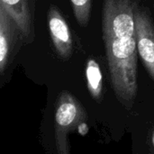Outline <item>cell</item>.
Returning a JSON list of instances; mask_svg holds the SVG:
<instances>
[{
  "instance_id": "obj_5",
  "label": "cell",
  "mask_w": 154,
  "mask_h": 154,
  "mask_svg": "<svg viewBox=\"0 0 154 154\" xmlns=\"http://www.w3.org/2000/svg\"><path fill=\"white\" fill-rule=\"evenodd\" d=\"M18 31L20 32L16 23L0 4V73L2 75L14 51Z\"/></svg>"
},
{
  "instance_id": "obj_9",
  "label": "cell",
  "mask_w": 154,
  "mask_h": 154,
  "mask_svg": "<svg viewBox=\"0 0 154 154\" xmlns=\"http://www.w3.org/2000/svg\"><path fill=\"white\" fill-rule=\"evenodd\" d=\"M153 143H154V135H153Z\"/></svg>"
},
{
  "instance_id": "obj_1",
  "label": "cell",
  "mask_w": 154,
  "mask_h": 154,
  "mask_svg": "<svg viewBox=\"0 0 154 154\" xmlns=\"http://www.w3.org/2000/svg\"><path fill=\"white\" fill-rule=\"evenodd\" d=\"M134 0H104L102 30L112 85L130 107L137 93V38Z\"/></svg>"
},
{
  "instance_id": "obj_8",
  "label": "cell",
  "mask_w": 154,
  "mask_h": 154,
  "mask_svg": "<svg viewBox=\"0 0 154 154\" xmlns=\"http://www.w3.org/2000/svg\"><path fill=\"white\" fill-rule=\"evenodd\" d=\"M78 23L86 27L89 23L92 0H70Z\"/></svg>"
},
{
  "instance_id": "obj_6",
  "label": "cell",
  "mask_w": 154,
  "mask_h": 154,
  "mask_svg": "<svg viewBox=\"0 0 154 154\" xmlns=\"http://www.w3.org/2000/svg\"><path fill=\"white\" fill-rule=\"evenodd\" d=\"M16 23L27 42L32 40V23L29 0H1L0 3Z\"/></svg>"
},
{
  "instance_id": "obj_2",
  "label": "cell",
  "mask_w": 154,
  "mask_h": 154,
  "mask_svg": "<svg viewBox=\"0 0 154 154\" xmlns=\"http://www.w3.org/2000/svg\"><path fill=\"white\" fill-rule=\"evenodd\" d=\"M87 120V114L78 99L67 91L60 94L55 112V143L58 153L69 154L68 134Z\"/></svg>"
},
{
  "instance_id": "obj_3",
  "label": "cell",
  "mask_w": 154,
  "mask_h": 154,
  "mask_svg": "<svg viewBox=\"0 0 154 154\" xmlns=\"http://www.w3.org/2000/svg\"><path fill=\"white\" fill-rule=\"evenodd\" d=\"M137 49L148 72L154 79V24L146 9L137 2L134 7Z\"/></svg>"
},
{
  "instance_id": "obj_7",
  "label": "cell",
  "mask_w": 154,
  "mask_h": 154,
  "mask_svg": "<svg viewBox=\"0 0 154 154\" xmlns=\"http://www.w3.org/2000/svg\"><path fill=\"white\" fill-rule=\"evenodd\" d=\"M86 78L88 88L92 97L99 99L102 96V72L98 63L94 59H89L86 66Z\"/></svg>"
},
{
  "instance_id": "obj_4",
  "label": "cell",
  "mask_w": 154,
  "mask_h": 154,
  "mask_svg": "<svg viewBox=\"0 0 154 154\" xmlns=\"http://www.w3.org/2000/svg\"><path fill=\"white\" fill-rule=\"evenodd\" d=\"M48 25L54 48L62 59H68L73 52V41L69 25L60 10L51 5L48 11Z\"/></svg>"
}]
</instances>
